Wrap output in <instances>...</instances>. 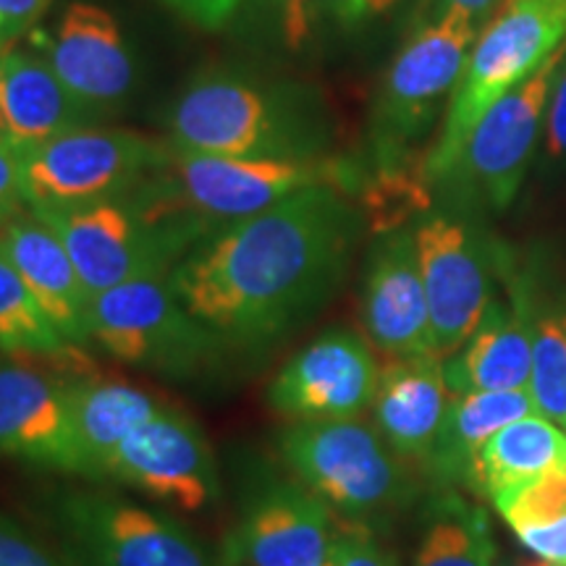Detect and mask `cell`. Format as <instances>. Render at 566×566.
I'll return each mask as SVG.
<instances>
[{
  "mask_svg": "<svg viewBox=\"0 0 566 566\" xmlns=\"http://www.w3.org/2000/svg\"><path fill=\"white\" fill-rule=\"evenodd\" d=\"M363 226L349 195L321 184L210 233L168 281L221 342L263 346L334 296Z\"/></svg>",
  "mask_w": 566,
  "mask_h": 566,
  "instance_id": "1",
  "label": "cell"
},
{
  "mask_svg": "<svg viewBox=\"0 0 566 566\" xmlns=\"http://www.w3.org/2000/svg\"><path fill=\"white\" fill-rule=\"evenodd\" d=\"M168 132L184 150L233 158H328L331 118L323 97L296 82L250 71H200L168 113Z\"/></svg>",
  "mask_w": 566,
  "mask_h": 566,
  "instance_id": "2",
  "label": "cell"
},
{
  "mask_svg": "<svg viewBox=\"0 0 566 566\" xmlns=\"http://www.w3.org/2000/svg\"><path fill=\"white\" fill-rule=\"evenodd\" d=\"M321 184L349 195L363 184V174L331 155L315 160L233 158L184 150L168 139L160 166L137 189L160 208L195 218L216 233Z\"/></svg>",
  "mask_w": 566,
  "mask_h": 566,
  "instance_id": "3",
  "label": "cell"
},
{
  "mask_svg": "<svg viewBox=\"0 0 566 566\" xmlns=\"http://www.w3.org/2000/svg\"><path fill=\"white\" fill-rule=\"evenodd\" d=\"M34 216L59 233L92 296L129 281L171 275L212 233L195 218L176 216L147 200L139 189L116 200Z\"/></svg>",
  "mask_w": 566,
  "mask_h": 566,
  "instance_id": "4",
  "label": "cell"
},
{
  "mask_svg": "<svg viewBox=\"0 0 566 566\" xmlns=\"http://www.w3.org/2000/svg\"><path fill=\"white\" fill-rule=\"evenodd\" d=\"M566 40V0H512L472 45L449 97L441 137L422 158L430 189L451 171L480 118L527 82Z\"/></svg>",
  "mask_w": 566,
  "mask_h": 566,
  "instance_id": "5",
  "label": "cell"
},
{
  "mask_svg": "<svg viewBox=\"0 0 566 566\" xmlns=\"http://www.w3.org/2000/svg\"><path fill=\"white\" fill-rule=\"evenodd\" d=\"M275 443L296 480L349 520L394 512L415 495L405 459L357 417L292 422Z\"/></svg>",
  "mask_w": 566,
  "mask_h": 566,
  "instance_id": "6",
  "label": "cell"
},
{
  "mask_svg": "<svg viewBox=\"0 0 566 566\" xmlns=\"http://www.w3.org/2000/svg\"><path fill=\"white\" fill-rule=\"evenodd\" d=\"M480 30L459 13L424 21L405 42L370 113L375 174L409 171L415 145L428 134L443 97H451Z\"/></svg>",
  "mask_w": 566,
  "mask_h": 566,
  "instance_id": "7",
  "label": "cell"
},
{
  "mask_svg": "<svg viewBox=\"0 0 566 566\" xmlns=\"http://www.w3.org/2000/svg\"><path fill=\"white\" fill-rule=\"evenodd\" d=\"M168 139L90 124L19 155L27 208L71 210L129 195L160 166Z\"/></svg>",
  "mask_w": 566,
  "mask_h": 566,
  "instance_id": "8",
  "label": "cell"
},
{
  "mask_svg": "<svg viewBox=\"0 0 566 566\" xmlns=\"http://www.w3.org/2000/svg\"><path fill=\"white\" fill-rule=\"evenodd\" d=\"M90 342L118 363L187 378L223 342L189 313L168 275H153L92 296Z\"/></svg>",
  "mask_w": 566,
  "mask_h": 566,
  "instance_id": "9",
  "label": "cell"
},
{
  "mask_svg": "<svg viewBox=\"0 0 566 566\" xmlns=\"http://www.w3.org/2000/svg\"><path fill=\"white\" fill-rule=\"evenodd\" d=\"M55 522L76 566H229L176 516L118 495H61Z\"/></svg>",
  "mask_w": 566,
  "mask_h": 566,
  "instance_id": "10",
  "label": "cell"
},
{
  "mask_svg": "<svg viewBox=\"0 0 566 566\" xmlns=\"http://www.w3.org/2000/svg\"><path fill=\"white\" fill-rule=\"evenodd\" d=\"M564 53L566 40L527 82L501 97L480 118L451 171L436 187L449 189L459 202L478 208L506 210L514 202L546 124L551 87Z\"/></svg>",
  "mask_w": 566,
  "mask_h": 566,
  "instance_id": "11",
  "label": "cell"
},
{
  "mask_svg": "<svg viewBox=\"0 0 566 566\" xmlns=\"http://www.w3.org/2000/svg\"><path fill=\"white\" fill-rule=\"evenodd\" d=\"M415 242L436 357L449 359L475 334L493 302L495 250L470 223L443 212L415 226Z\"/></svg>",
  "mask_w": 566,
  "mask_h": 566,
  "instance_id": "12",
  "label": "cell"
},
{
  "mask_svg": "<svg viewBox=\"0 0 566 566\" xmlns=\"http://www.w3.org/2000/svg\"><path fill=\"white\" fill-rule=\"evenodd\" d=\"M103 478L181 512H202L218 499V467L202 428L176 407H160L126 438Z\"/></svg>",
  "mask_w": 566,
  "mask_h": 566,
  "instance_id": "13",
  "label": "cell"
},
{
  "mask_svg": "<svg viewBox=\"0 0 566 566\" xmlns=\"http://www.w3.org/2000/svg\"><path fill=\"white\" fill-rule=\"evenodd\" d=\"M378 375L380 367L363 336L331 328L275 373L268 405L294 422L352 420L373 405Z\"/></svg>",
  "mask_w": 566,
  "mask_h": 566,
  "instance_id": "14",
  "label": "cell"
},
{
  "mask_svg": "<svg viewBox=\"0 0 566 566\" xmlns=\"http://www.w3.org/2000/svg\"><path fill=\"white\" fill-rule=\"evenodd\" d=\"M48 63L92 116H111L137 87V59L116 17L90 0L69 3L55 24Z\"/></svg>",
  "mask_w": 566,
  "mask_h": 566,
  "instance_id": "15",
  "label": "cell"
},
{
  "mask_svg": "<svg viewBox=\"0 0 566 566\" xmlns=\"http://www.w3.org/2000/svg\"><path fill=\"white\" fill-rule=\"evenodd\" d=\"M359 315L370 344L388 359L436 357L415 229L380 233L365 268Z\"/></svg>",
  "mask_w": 566,
  "mask_h": 566,
  "instance_id": "16",
  "label": "cell"
},
{
  "mask_svg": "<svg viewBox=\"0 0 566 566\" xmlns=\"http://www.w3.org/2000/svg\"><path fill=\"white\" fill-rule=\"evenodd\" d=\"M0 457L84 475L69 409V380L0 357Z\"/></svg>",
  "mask_w": 566,
  "mask_h": 566,
  "instance_id": "17",
  "label": "cell"
},
{
  "mask_svg": "<svg viewBox=\"0 0 566 566\" xmlns=\"http://www.w3.org/2000/svg\"><path fill=\"white\" fill-rule=\"evenodd\" d=\"M336 527L331 509L302 483H275L244 509L226 543L229 566H325Z\"/></svg>",
  "mask_w": 566,
  "mask_h": 566,
  "instance_id": "18",
  "label": "cell"
},
{
  "mask_svg": "<svg viewBox=\"0 0 566 566\" xmlns=\"http://www.w3.org/2000/svg\"><path fill=\"white\" fill-rule=\"evenodd\" d=\"M0 252L17 268L63 342L87 344L92 294L59 233L27 208L0 223Z\"/></svg>",
  "mask_w": 566,
  "mask_h": 566,
  "instance_id": "19",
  "label": "cell"
},
{
  "mask_svg": "<svg viewBox=\"0 0 566 566\" xmlns=\"http://www.w3.org/2000/svg\"><path fill=\"white\" fill-rule=\"evenodd\" d=\"M535 307L525 283L509 286V302L488 304L475 334L449 359H443L451 394L522 391L533 367Z\"/></svg>",
  "mask_w": 566,
  "mask_h": 566,
  "instance_id": "20",
  "label": "cell"
},
{
  "mask_svg": "<svg viewBox=\"0 0 566 566\" xmlns=\"http://www.w3.org/2000/svg\"><path fill=\"white\" fill-rule=\"evenodd\" d=\"M451 396L441 357L388 359L370 405L373 424L401 459L424 464L433 454Z\"/></svg>",
  "mask_w": 566,
  "mask_h": 566,
  "instance_id": "21",
  "label": "cell"
},
{
  "mask_svg": "<svg viewBox=\"0 0 566 566\" xmlns=\"http://www.w3.org/2000/svg\"><path fill=\"white\" fill-rule=\"evenodd\" d=\"M97 118L59 80L48 59L0 48V142L21 155Z\"/></svg>",
  "mask_w": 566,
  "mask_h": 566,
  "instance_id": "22",
  "label": "cell"
},
{
  "mask_svg": "<svg viewBox=\"0 0 566 566\" xmlns=\"http://www.w3.org/2000/svg\"><path fill=\"white\" fill-rule=\"evenodd\" d=\"M163 405L153 394L126 384L76 375L69 380V409L80 446L84 478H103L113 451L142 428Z\"/></svg>",
  "mask_w": 566,
  "mask_h": 566,
  "instance_id": "23",
  "label": "cell"
},
{
  "mask_svg": "<svg viewBox=\"0 0 566 566\" xmlns=\"http://www.w3.org/2000/svg\"><path fill=\"white\" fill-rule=\"evenodd\" d=\"M566 467V430L543 415H527L499 430L472 459L470 483L495 501Z\"/></svg>",
  "mask_w": 566,
  "mask_h": 566,
  "instance_id": "24",
  "label": "cell"
},
{
  "mask_svg": "<svg viewBox=\"0 0 566 566\" xmlns=\"http://www.w3.org/2000/svg\"><path fill=\"white\" fill-rule=\"evenodd\" d=\"M527 415H537L527 388H522V391L454 394L433 446V454L424 467L446 483L467 480L478 451L499 430Z\"/></svg>",
  "mask_w": 566,
  "mask_h": 566,
  "instance_id": "25",
  "label": "cell"
},
{
  "mask_svg": "<svg viewBox=\"0 0 566 566\" xmlns=\"http://www.w3.org/2000/svg\"><path fill=\"white\" fill-rule=\"evenodd\" d=\"M80 349L63 342L17 268L0 252V354L17 359H69Z\"/></svg>",
  "mask_w": 566,
  "mask_h": 566,
  "instance_id": "26",
  "label": "cell"
},
{
  "mask_svg": "<svg viewBox=\"0 0 566 566\" xmlns=\"http://www.w3.org/2000/svg\"><path fill=\"white\" fill-rule=\"evenodd\" d=\"M495 546L483 509L446 495L424 533L415 566H493Z\"/></svg>",
  "mask_w": 566,
  "mask_h": 566,
  "instance_id": "27",
  "label": "cell"
},
{
  "mask_svg": "<svg viewBox=\"0 0 566 566\" xmlns=\"http://www.w3.org/2000/svg\"><path fill=\"white\" fill-rule=\"evenodd\" d=\"M527 391L535 412L566 430V323L562 313H537Z\"/></svg>",
  "mask_w": 566,
  "mask_h": 566,
  "instance_id": "28",
  "label": "cell"
},
{
  "mask_svg": "<svg viewBox=\"0 0 566 566\" xmlns=\"http://www.w3.org/2000/svg\"><path fill=\"white\" fill-rule=\"evenodd\" d=\"M512 530L558 520L566 514V467L493 501Z\"/></svg>",
  "mask_w": 566,
  "mask_h": 566,
  "instance_id": "29",
  "label": "cell"
},
{
  "mask_svg": "<svg viewBox=\"0 0 566 566\" xmlns=\"http://www.w3.org/2000/svg\"><path fill=\"white\" fill-rule=\"evenodd\" d=\"M0 566H76L48 548L21 522L0 512Z\"/></svg>",
  "mask_w": 566,
  "mask_h": 566,
  "instance_id": "30",
  "label": "cell"
},
{
  "mask_svg": "<svg viewBox=\"0 0 566 566\" xmlns=\"http://www.w3.org/2000/svg\"><path fill=\"white\" fill-rule=\"evenodd\" d=\"M325 566H396V562L365 525H349L336 530Z\"/></svg>",
  "mask_w": 566,
  "mask_h": 566,
  "instance_id": "31",
  "label": "cell"
},
{
  "mask_svg": "<svg viewBox=\"0 0 566 566\" xmlns=\"http://www.w3.org/2000/svg\"><path fill=\"white\" fill-rule=\"evenodd\" d=\"M271 13L275 30L286 51H302L313 38L317 19L315 0H260Z\"/></svg>",
  "mask_w": 566,
  "mask_h": 566,
  "instance_id": "32",
  "label": "cell"
},
{
  "mask_svg": "<svg viewBox=\"0 0 566 566\" xmlns=\"http://www.w3.org/2000/svg\"><path fill=\"white\" fill-rule=\"evenodd\" d=\"M399 0H315L317 17L331 19L342 30H359L386 17Z\"/></svg>",
  "mask_w": 566,
  "mask_h": 566,
  "instance_id": "33",
  "label": "cell"
},
{
  "mask_svg": "<svg viewBox=\"0 0 566 566\" xmlns=\"http://www.w3.org/2000/svg\"><path fill=\"white\" fill-rule=\"evenodd\" d=\"M546 155L556 166H566V53L554 76L546 111Z\"/></svg>",
  "mask_w": 566,
  "mask_h": 566,
  "instance_id": "34",
  "label": "cell"
},
{
  "mask_svg": "<svg viewBox=\"0 0 566 566\" xmlns=\"http://www.w3.org/2000/svg\"><path fill=\"white\" fill-rule=\"evenodd\" d=\"M530 554L551 566H566V514L543 525H527L514 530Z\"/></svg>",
  "mask_w": 566,
  "mask_h": 566,
  "instance_id": "35",
  "label": "cell"
},
{
  "mask_svg": "<svg viewBox=\"0 0 566 566\" xmlns=\"http://www.w3.org/2000/svg\"><path fill=\"white\" fill-rule=\"evenodd\" d=\"M160 3L200 30H221L244 0H160Z\"/></svg>",
  "mask_w": 566,
  "mask_h": 566,
  "instance_id": "36",
  "label": "cell"
},
{
  "mask_svg": "<svg viewBox=\"0 0 566 566\" xmlns=\"http://www.w3.org/2000/svg\"><path fill=\"white\" fill-rule=\"evenodd\" d=\"M51 6L53 0H0V48L30 32Z\"/></svg>",
  "mask_w": 566,
  "mask_h": 566,
  "instance_id": "37",
  "label": "cell"
},
{
  "mask_svg": "<svg viewBox=\"0 0 566 566\" xmlns=\"http://www.w3.org/2000/svg\"><path fill=\"white\" fill-rule=\"evenodd\" d=\"M506 6L509 0H422V11L428 13L424 21L441 19L446 13H459V17L472 21L480 32H483Z\"/></svg>",
  "mask_w": 566,
  "mask_h": 566,
  "instance_id": "38",
  "label": "cell"
},
{
  "mask_svg": "<svg viewBox=\"0 0 566 566\" xmlns=\"http://www.w3.org/2000/svg\"><path fill=\"white\" fill-rule=\"evenodd\" d=\"M27 208L21 192L19 155L0 142V223Z\"/></svg>",
  "mask_w": 566,
  "mask_h": 566,
  "instance_id": "39",
  "label": "cell"
},
{
  "mask_svg": "<svg viewBox=\"0 0 566 566\" xmlns=\"http://www.w3.org/2000/svg\"><path fill=\"white\" fill-rule=\"evenodd\" d=\"M514 566H551V564L541 562V558H537V562H530V564H514Z\"/></svg>",
  "mask_w": 566,
  "mask_h": 566,
  "instance_id": "40",
  "label": "cell"
},
{
  "mask_svg": "<svg viewBox=\"0 0 566 566\" xmlns=\"http://www.w3.org/2000/svg\"><path fill=\"white\" fill-rule=\"evenodd\" d=\"M564 315V323H566V313H562Z\"/></svg>",
  "mask_w": 566,
  "mask_h": 566,
  "instance_id": "41",
  "label": "cell"
},
{
  "mask_svg": "<svg viewBox=\"0 0 566 566\" xmlns=\"http://www.w3.org/2000/svg\"><path fill=\"white\" fill-rule=\"evenodd\" d=\"M509 3H512V0H509Z\"/></svg>",
  "mask_w": 566,
  "mask_h": 566,
  "instance_id": "42",
  "label": "cell"
},
{
  "mask_svg": "<svg viewBox=\"0 0 566 566\" xmlns=\"http://www.w3.org/2000/svg\"><path fill=\"white\" fill-rule=\"evenodd\" d=\"M0 357H3V354H0Z\"/></svg>",
  "mask_w": 566,
  "mask_h": 566,
  "instance_id": "43",
  "label": "cell"
}]
</instances>
